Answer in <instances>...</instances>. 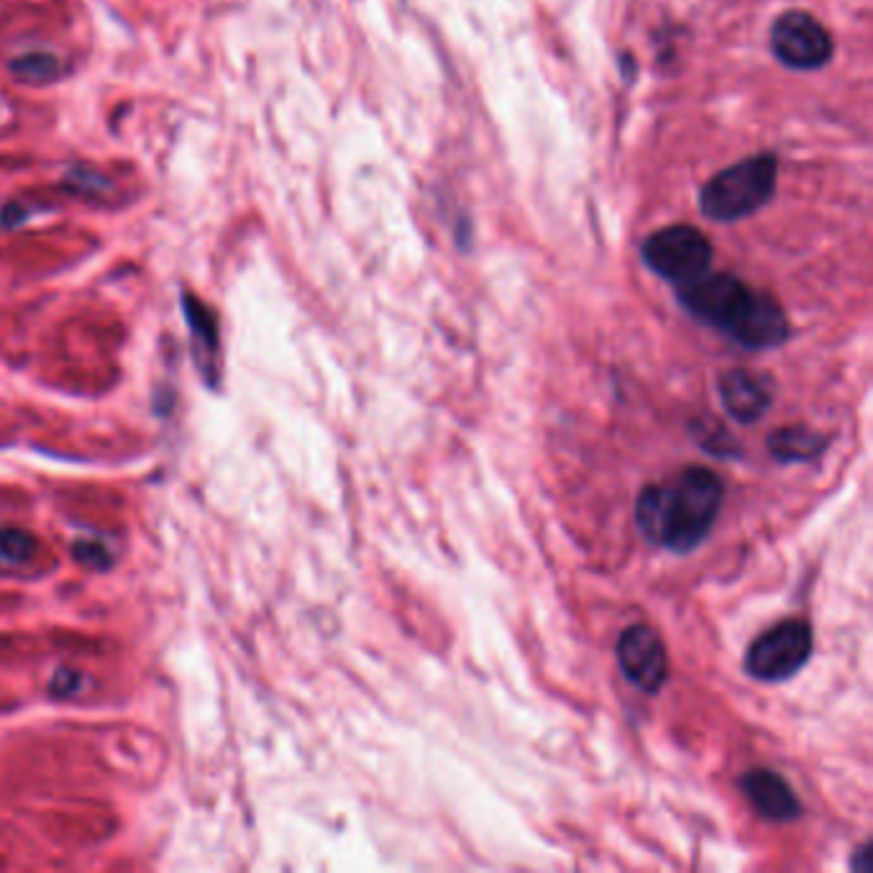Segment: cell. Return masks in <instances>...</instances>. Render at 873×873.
I'll use <instances>...</instances> for the list:
<instances>
[{
  "mask_svg": "<svg viewBox=\"0 0 873 873\" xmlns=\"http://www.w3.org/2000/svg\"><path fill=\"white\" fill-rule=\"evenodd\" d=\"M723 497V479L713 469H684L671 482L648 484L640 492L636 502L638 530L653 546L690 553L713 530Z\"/></svg>",
  "mask_w": 873,
  "mask_h": 873,
  "instance_id": "cell-1",
  "label": "cell"
},
{
  "mask_svg": "<svg viewBox=\"0 0 873 873\" xmlns=\"http://www.w3.org/2000/svg\"><path fill=\"white\" fill-rule=\"evenodd\" d=\"M676 292L692 318L717 328L743 349H774L790 338V321L782 305L738 277L707 272Z\"/></svg>",
  "mask_w": 873,
  "mask_h": 873,
  "instance_id": "cell-2",
  "label": "cell"
},
{
  "mask_svg": "<svg viewBox=\"0 0 873 873\" xmlns=\"http://www.w3.org/2000/svg\"><path fill=\"white\" fill-rule=\"evenodd\" d=\"M776 157L756 154L738 165L725 167L709 177L699 192L702 213L717 223H732L748 219L774 198L776 192Z\"/></svg>",
  "mask_w": 873,
  "mask_h": 873,
  "instance_id": "cell-3",
  "label": "cell"
},
{
  "mask_svg": "<svg viewBox=\"0 0 873 873\" xmlns=\"http://www.w3.org/2000/svg\"><path fill=\"white\" fill-rule=\"evenodd\" d=\"M640 254H643L646 267L653 275L676 284V288L694 282L713 267V244H709V238L699 228L684 226V223L656 231V234L646 238Z\"/></svg>",
  "mask_w": 873,
  "mask_h": 873,
  "instance_id": "cell-4",
  "label": "cell"
},
{
  "mask_svg": "<svg viewBox=\"0 0 873 873\" xmlns=\"http://www.w3.org/2000/svg\"><path fill=\"white\" fill-rule=\"evenodd\" d=\"M815 636L805 620H784L763 633L746 653V671L766 684H779L799 674L813 659Z\"/></svg>",
  "mask_w": 873,
  "mask_h": 873,
  "instance_id": "cell-5",
  "label": "cell"
},
{
  "mask_svg": "<svg viewBox=\"0 0 873 873\" xmlns=\"http://www.w3.org/2000/svg\"><path fill=\"white\" fill-rule=\"evenodd\" d=\"M832 36L815 15L790 11L771 26V52L792 69H820L832 59Z\"/></svg>",
  "mask_w": 873,
  "mask_h": 873,
  "instance_id": "cell-6",
  "label": "cell"
},
{
  "mask_svg": "<svg viewBox=\"0 0 873 873\" xmlns=\"http://www.w3.org/2000/svg\"><path fill=\"white\" fill-rule=\"evenodd\" d=\"M617 661L625 679L640 692L656 694L669 679V659L659 633L648 625H633L617 640Z\"/></svg>",
  "mask_w": 873,
  "mask_h": 873,
  "instance_id": "cell-7",
  "label": "cell"
},
{
  "mask_svg": "<svg viewBox=\"0 0 873 873\" xmlns=\"http://www.w3.org/2000/svg\"><path fill=\"white\" fill-rule=\"evenodd\" d=\"M720 400L738 423H756L774 405V380L751 369H730L720 377Z\"/></svg>",
  "mask_w": 873,
  "mask_h": 873,
  "instance_id": "cell-8",
  "label": "cell"
},
{
  "mask_svg": "<svg viewBox=\"0 0 873 873\" xmlns=\"http://www.w3.org/2000/svg\"><path fill=\"white\" fill-rule=\"evenodd\" d=\"M743 794L751 802L756 813L769 822H792L794 817H799V799L792 792V786L784 782V776H779L776 771L769 769H753L740 779Z\"/></svg>",
  "mask_w": 873,
  "mask_h": 873,
  "instance_id": "cell-9",
  "label": "cell"
},
{
  "mask_svg": "<svg viewBox=\"0 0 873 873\" xmlns=\"http://www.w3.org/2000/svg\"><path fill=\"white\" fill-rule=\"evenodd\" d=\"M825 446L828 438L805 426L782 428L769 436V448L779 461H813L825 451Z\"/></svg>",
  "mask_w": 873,
  "mask_h": 873,
  "instance_id": "cell-10",
  "label": "cell"
},
{
  "mask_svg": "<svg viewBox=\"0 0 873 873\" xmlns=\"http://www.w3.org/2000/svg\"><path fill=\"white\" fill-rule=\"evenodd\" d=\"M182 305H184V318H188L192 328V336H195V342L200 346H203V359H208V365H213L215 351H219V326H215L213 313L190 295H184Z\"/></svg>",
  "mask_w": 873,
  "mask_h": 873,
  "instance_id": "cell-11",
  "label": "cell"
},
{
  "mask_svg": "<svg viewBox=\"0 0 873 873\" xmlns=\"http://www.w3.org/2000/svg\"><path fill=\"white\" fill-rule=\"evenodd\" d=\"M8 67H11V72L19 77V80L34 82V85L57 80L61 72L59 59L52 57V54H44V52L23 54V57H15Z\"/></svg>",
  "mask_w": 873,
  "mask_h": 873,
  "instance_id": "cell-12",
  "label": "cell"
},
{
  "mask_svg": "<svg viewBox=\"0 0 873 873\" xmlns=\"http://www.w3.org/2000/svg\"><path fill=\"white\" fill-rule=\"evenodd\" d=\"M36 553V540L26 530L19 528H0V563L15 567L26 563Z\"/></svg>",
  "mask_w": 873,
  "mask_h": 873,
  "instance_id": "cell-13",
  "label": "cell"
},
{
  "mask_svg": "<svg viewBox=\"0 0 873 873\" xmlns=\"http://www.w3.org/2000/svg\"><path fill=\"white\" fill-rule=\"evenodd\" d=\"M75 556L82 563H90V567H98V569H103L111 563V556H108L105 544H92V540H77Z\"/></svg>",
  "mask_w": 873,
  "mask_h": 873,
  "instance_id": "cell-14",
  "label": "cell"
},
{
  "mask_svg": "<svg viewBox=\"0 0 873 873\" xmlns=\"http://www.w3.org/2000/svg\"><path fill=\"white\" fill-rule=\"evenodd\" d=\"M77 686H80V676H77L72 669H61L59 674L52 679V690L57 694H75Z\"/></svg>",
  "mask_w": 873,
  "mask_h": 873,
  "instance_id": "cell-15",
  "label": "cell"
}]
</instances>
